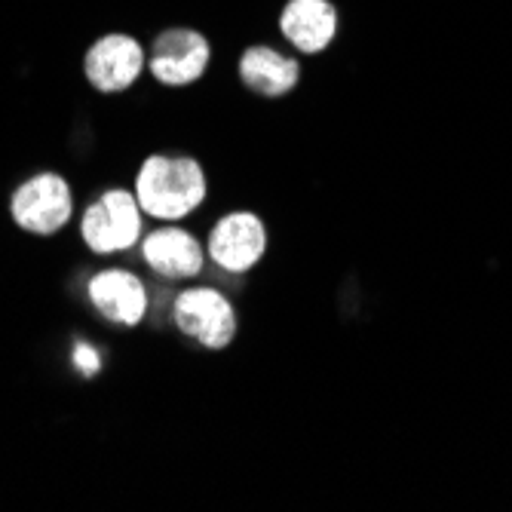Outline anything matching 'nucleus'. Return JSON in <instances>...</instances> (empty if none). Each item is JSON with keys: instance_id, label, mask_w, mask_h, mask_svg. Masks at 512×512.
<instances>
[{"instance_id": "obj_1", "label": "nucleus", "mask_w": 512, "mask_h": 512, "mask_svg": "<svg viewBox=\"0 0 512 512\" xmlns=\"http://www.w3.org/2000/svg\"><path fill=\"white\" fill-rule=\"evenodd\" d=\"M135 200L145 215L178 221L206 200V178L200 163L188 157H151L138 169Z\"/></svg>"}, {"instance_id": "obj_2", "label": "nucleus", "mask_w": 512, "mask_h": 512, "mask_svg": "<svg viewBox=\"0 0 512 512\" xmlns=\"http://www.w3.org/2000/svg\"><path fill=\"white\" fill-rule=\"evenodd\" d=\"M80 234L96 255L126 252L142 237V206H138L135 194L114 188L86 209Z\"/></svg>"}, {"instance_id": "obj_3", "label": "nucleus", "mask_w": 512, "mask_h": 512, "mask_svg": "<svg viewBox=\"0 0 512 512\" xmlns=\"http://www.w3.org/2000/svg\"><path fill=\"white\" fill-rule=\"evenodd\" d=\"M13 221L37 237H50L71 221L74 212V194L68 181L56 172H40L13 194L10 203Z\"/></svg>"}, {"instance_id": "obj_4", "label": "nucleus", "mask_w": 512, "mask_h": 512, "mask_svg": "<svg viewBox=\"0 0 512 512\" xmlns=\"http://www.w3.org/2000/svg\"><path fill=\"white\" fill-rule=\"evenodd\" d=\"M175 325L209 350H224L237 335L230 301L215 289H188L175 298Z\"/></svg>"}, {"instance_id": "obj_5", "label": "nucleus", "mask_w": 512, "mask_h": 512, "mask_svg": "<svg viewBox=\"0 0 512 512\" xmlns=\"http://www.w3.org/2000/svg\"><path fill=\"white\" fill-rule=\"evenodd\" d=\"M83 71L86 80L99 92L129 89L138 80V74L145 71V50L129 34H108L89 46Z\"/></svg>"}, {"instance_id": "obj_6", "label": "nucleus", "mask_w": 512, "mask_h": 512, "mask_svg": "<svg viewBox=\"0 0 512 512\" xmlns=\"http://www.w3.org/2000/svg\"><path fill=\"white\" fill-rule=\"evenodd\" d=\"M151 74L166 86H191L209 65V40L191 28H172L154 40Z\"/></svg>"}, {"instance_id": "obj_7", "label": "nucleus", "mask_w": 512, "mask_h": 512, "mask_svg": "<svg viewBox=\"0 0 512 512\" xmlns=\"http://www.w3.org/2000/svg\"><path fill=\"white\" fill-rule=\"evenodd\" d=\"M264 252H267V230H264L261 218L252 212L224 215L209 237L212 261L227 273H243V270L255 267Z\"/></svg>"}, {"instance_id": "obj_8", "label": "nucleus", "mask_w": 512, "mask_h": 512, "mask_svg": "<svg viewBox=\"0 0 512 512\" xmlns=\"http://www.w3.org/2000/svg\"><path fill=\"white\" fill-rule=\"evenodd\" d=\"M89 301L117 325H138L148 313V289L129 270H102L89 279Z\"/></svg>"}, {"instance_id": "obj_9", "label": "nucleus", "mask_w": 512, "mask_h": 512, "mask_svg": "<svg viewBox=\"0 0 512 512\" xmlns=\"http://www.w3.org/2000/svg\"><path fill=\"white\" fill-rule=\"evenodd\" d=\"M142 261L166 279H194L203 270V249L188 230L163 227L145 237Z\"/></svg>"}, {"instance_id": "obj_10", "label": "nucleus", "mask_w": 512, "mask_h": 512, "mask_svg": "<svg viewBox=\"0 0 512 512\" xmlns=\"http://www.w3.org/2000/svg\"><path fill=\"white\" fill-rule=\"evenodd\" d=\"M279 28L301 53H322L338 34V10L329 0H292Z\"/></svg>"}, {"instance_id": "obj_11", "label": "nucleus", "mask_w": 512, "mask_h": 512, "mask_svg": "<svg viewBox=\"0 0 512 512\" xmlns=\"http://www.w3.org/2000/svg\"><path fill=\"white\" fill-rule=\"evenodd\" d=\"M240 77L258 96H286L298 83V62L279 56L270 46H252L240 59Z\"/></svg>"}, {"instance_id": "obj_12", "label": "nucleus", "mask_w": 512, "mask_h": 512, "mask_svg": "<svg viewBox=\"0 0 512 512\" xmlns=\"http://www.w3.org/2000/svg\"><path fill=\"white\" fill-rule=\"evenodd\" d=\"M74 365L83 371V375H96V371H99V353L92 350V347H86V344H77V350H74Z\"/></svg>"}]
</instances>
